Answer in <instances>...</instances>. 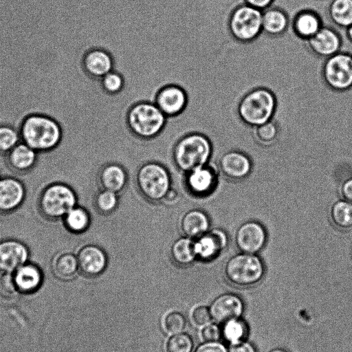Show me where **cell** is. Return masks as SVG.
Segmentation results:
<instances>
[{"label":"cell","instance_id":"1","mask_svg":"<svg viewBox=\"0 0 352 352\" xmlns=\"http://www.w3.org/2000/svg\"><path fill=\"white\" fill-rule=\"evenodd\" d=\"M277 107L274 92L263 86H253L246 91L237 104V113L243 123L256 126L272 120Z\"/></svg>","mask_w":352,"mask_h":352},{"label":"cell","instance_id":"2","mask_svg":"<svg viewBox=\"0 0 352 352\" xmlns=\"http://www.w3.org/2000/svg\"><path fill=\"white\" fill-rule=\"evenodd\" d=\"M212 153V144L206 135L193 132L184 135L173 146V159L176 167L186 173L206 165Z\"/></svg>","mask_w":352,"mask_h":352},{"label":"cell","instance_id":"3","mask_svg":"<svg viewBox=\"0 0 352 352\" xmlns=\"http://www.w3.org/2000/svg\"><path fill=\"white\" fill-rule=\"evenodd\" d=\"M24 143L34 150L47 151L60 141L62 130L54 118L46 115L33 113L22 122L20 130Z\"/></svg>","mask_w":352,"mask_h":352},{"label":"cell","instance_id":"4","mask_svg":"<svg viewBox=\"0 0 352 352\" xmlns=\"http://www.w3.org/2000/svg\"><path fill=\"white\" fill-rule=\"evenodd\" d=\"M168 118L155 102H140L129 109L127 124L134 135L142 140H151L164 130Z\"/></svg>","mask_w":352,"mask_h":352},{"label":"cell","instance_id":"5","mask_svg":"<svg viewBox=\"0 0 352 352\" xmlns=\"http://www.w3.org/2000/svg\"><path fill=\"white\" fill-rule=\"evenodd\" d=\"M265 267L257 254L239 252L226 262L224 274L232 285L239 287L253 286L261 282Z\"/></svg>","mask_w":352,"mask_h":352},{"label":"cell","instance_id":"6","mask_svg":"<svg viewBox=\"0 0 352 352\" xmlns=\"http://www.w3.org/2000/svg\"><path fill=\"white\" fill-rule=\"evenodd\" d=\"M135 182L140 194L151 202H162L170 188L169 173L157 162H151L141 165L137 170Z\"/></svg>","mask_w":352,"mask_h":352},{"label":"cell","instance_id":"7","mask_svg":"<svg viewBox=\"0 0 352 352\" xmlns=\"http://www.w3.org/2000/svg\"><path fill=\"white\" fill-rule=\"evenodd\" d=\"M228 26L232 38L242 43L256 40L262 33V11L245 3L231 12Z\"/></svg>","mask_w":352,"mask_h":352},{"label":"cell","instance_id":"8","mask_svg":"<svg viewBox=\"0 0 352 352\" xmlns=\"http://www.w3.org/2000/svg\"><path fill=\"white\" fill-rule=\"evenodd\" d=\"M322 74L326 85L338 92L352 89V54L341 50L324 61Z\"/></svg>","mask_w":352,"mask_h":352},{"label":"cell","instance_id":"9","mask_svg":"<svg viewBox=\"0 0 352 352\" xmlns=\"http://www.w3.org/2000/svg\"><path fill=\"white\" fill-rule=\"evenodd\" d=\"M74 192L65 184L49 186L41 197V207L45 214L52 218L65 216L75 206Z\"/></svg>","mask_w":352,"mask_h":352},{"label":"cell","instance_id":"10","mask_svg":"<svg viewBox=\"0 0 352 352\" xmlns=\"http://www.w3.org/2000/svg\"><path fill=\"white\" fill-rule=\"evenodd\" d=\"M290 17V24L294 34L303 40L314 36L324 25L321 12L313 9L297 10L294 8H281ZM325 11V10H324Z\"/></svg>","mask_w":352,"mask_h":352},{"label":"cell","instance_id":"11","mask_svg":"<svg viewBox=\"0 0 352 352\" xmlns=\"http://www.w3.org/2000/svg\"><path fill=\"white\" fill-rule=\"evenodd\" d=\"M234 241L241 252L257 254L265 245L267 233L261 223L248 221L238 227L235 232Z\"/></svg>","mask_w":352,"mask_h":352},{"label":"cell","instance_id":"12","mask_svg":"<svg viewBox=\"0 0 352 352\" xmlns=\"http://www.w3.org/2000/svg\"><path fill=\"white\" fill-rule=\"evenodd\" d=\"M306 42L313 54L324 59L341 51L343 46L340 33L333 26L326 24Z\"/></svg>","mask_w":352,"mask_h":352},{"label":"cell","instance_id":"13","mask_svg":"<svg viewBox=\"0 0 352 352\" xmlns=\"http://www.w3.org/2000/svg\"><path fill=\"white\" fill-rule=\"evenodd\" d=\"M226 232L219 228L209 230L204 234L194 239L196 259L210 261L219 256L228 245Z\"/></svg>","mask_w":352,"mask_h":352},{"label":"cell","instance_id":"14","mask_svg":"<svg viewBox=\"0 0 352 352\" xmlns=\"http://www.w3.org/2000/svg\"><path fill=\"white\" fill-rule=\"evenodd\" d=\"M188 102L186 91L177 85H168L157 93L155 103L167 117L181 114L186 109Z\"/></svg>","mask_w":352,"mask_h":352},{"label":"cell","instance_id":"15","mask_svg":"<svg viewBox=\"0 0 352 352\" xmlns=\"http://www.w3.org/2000/svg\"><path fill=\"white\" fill-rule=\"evenodd\" d=\"M209 310L214 320L224 323L240 318L244 310V303L238 295L227 293L215 298Z\"/></svg>","mask_w":352,"mask_h":352},{"label":"cell","instance_id":"16","mask_svg":"<svg viewBox=\"0 0 352 352\" xmlns=\"http://www.w3.org/2000/svg\"><path fill=\"white\" fill-rule=\"evenodd\" d=\"M78 269L88 276L100 274L106 268L107 257L104 250L94 244L81 247L76 255Z\"/></svg>","mask_w":352,"mask_h":352},{"label":"cell","instance_id":"17","mask_svg":"<svg viewBox=\"0 0 352 352\" xmlns=\"http://www.w3.org/2000/svg\"><path fill=\"white\" fill-rule=\"evenodd\" d=\"M221 173L232 180H241L248 177L252 170V163L244 153L230 151L223 153L219 160Z\"/></svg>","mask_w":352,"mask_h":352},{"label":"cell","instance_id":"18","mask_svg":"<svg viewBox=\"0 0 352 352\" xmlns=\"http://www.w3.org/2000/svg\"><path fill=\"white\" fill-rule=\"evenodd\" d=\"M28 258L27 248L21 243L8 240L0 243V270L12 272L24 265Z\"/></svg>","mask_w":352,"mask_h":352},{"label":"cell","instance_id":"19","mask_svg":"<svg viewBox=\"0 0 352 352\" xmlns=\"http://www.w3.org/2000/svg\"><path fill=\"white\" fill-rule=\"evenodd\" d=\"M216 181L214 170L207 165L196 168L186 173L185 184L187 189L196 196L209 194L214 188Z\"/></svg>","mask_w":352,"mask_h":352},{"label":"cell","instance_id":"20","mask_svg":"<svg viewBox=\"0 0 352 352\" xmlns=\"http://www.w3.org/2000/svg\"><path fill=\"white\" fill-rule=\"evenodd\" d=\"M178 226L182 236L195 239L210 230V219L204 211L192 209L181 215Z\"/></svg>","mask_w":352,"mask_h":352},{"label":"cell","instance_id":"21","mask_svg":"<svg viewBox=\"0 0 352 352\" xmlns=\"http://www.w3.org/2000/svg\"><path fill=\"white\" fill-rule=\"evenodd\" d=\"M289 14L280 8L272 6L262 11L263 33L270 37H279L288 30Z\"/></svg>","mask_w":352,"mask_h":352},{"label":"cell","instance_id":"22","mask_svg":"<svg viewBox=\"0 0 352 352\" xmlns=\"http://www.w3.org/2000/svg\"><path fill=\"white\" fill-rule=\"evenodd\" d=\"M83 67L91 76L101 78L113 70V60L111 55L100 48L88 51L83 58Z\"/></svg>","mask_w":352,"mask_h":352},{"label":"cell","instance_id":"23","mask_svg":"<svg viewBox=\"0 0 352 352\" xmlns=\"http://www.w3.org/2000/svg\"><path fill=\"white\" fill-rule=\"evenodd\" d=\"M126 181L127 176L124 169L114 163L104 165L98 175V182L100 188L115 193H118L124 188Z\"/></svg>","mask_w":352,"mask_h":352},{"label":"cell","instance_id":"24","mask_svg":"<svg viewBox=\"0 0 352 352\" xmlns=\"http://www.w3.org/2000/svg\"><path fill=\"white\" fill-rule=\"evenodd\" d=\"M23 197V187L19 182L11 178L0 180V210L8 211L16 208Z\"/></svg>","mask_w":352,"mask_h":352},{"label":"cell","instance_id":"25","mask_svg":"<svg viewBox=\"0 0 352 352\" xmlns=\"http://www.w3.org/2000/svg\"><path fill=\"white\" fill-rule=\"evenodd\" d=\"M326 17L336 27L345 30L352 24V0H331Z\"/></svg>","mask_w":352,"mask_h":352},{"label":"cell","instance_id":"26","mask_svg":"<svg viewBox=\"0 0 352 352\" xmlns=\"http://www.w3.org/2000/svg\"><path fill=\"white\" fill-rule=\"evenodd\" d=\"M14 278L17 290L24 293L36 290L42 280L38 268L30 264L19 267L14 274Z\"/></svg>","mask_w":352,"mask_h":352},{"label":"cell","instance_id":"27","mask_svg":"<svg viewBox=\"0 0 352 352\" xmlns=\"http://www.w3.org/2000/svg\"><path fill=\"white\" fill-rule=\"evenodd\" d=\"M170 256L180 266H188L195 259L194 239L182 236L175 239L170 246Z\"/></svg>","mask_w":352,"mask_h":352},{"label":"cell","instance_id":"28","mask_svg":"<svg viewBox=\"0 0 352 352\" xmlns=\"http://www.w3.org/2000/svg\"><path fill=\"white\" fill-rule=\"evenodd\" d=\"M333 224L342 230L352 228V203L344 199L335 201L329 210Z\"/></svg>","mask_w":352,"mask_h":352},{"label":"cell","instance_id":"29","mask_svg":"<svg viewBox=\"0 0 352 352\" xmlns=\"http://www.w3.org/2000/svg\"><path fill=\"white\" fill-rule=\"evenodd\" d=\"M35 159V150L25 143L16 144L10 151V162L18 170L30 168L34 164Z\"/></svg>","mask_w":352,"mask_h":352},{"label":"cell","instance_id":"30","mask_svg":"<svg viewBox=\"0 0 352 352\" xmlns=\"http://www.w3.org/2000/svg\"><path fill=\"white\" fill-rule=\"evenodd\" d=\"M64 217L67 228L75 233L85 231L90 223L88 212L80 207L74 206Z\"/></svg>","mask_w":352,"mask_h":352},{"label":"cell","instance_id":"31","mask_svg":"<svg viewBox=\"0 0 352 352\" xmlns=\"http://www.w3.org/2000/svg\"><path fill=\"white\" fill-rule=\"evenodd\" d=\"M248 327L240 318L223 323L222 337L230 344L244 340L248 334Z\"/></svg>","mask_w":352,"mask_h":352},{"label":"cell","instance_id":"32","mask_svg":"<svg viewBox=\"0 0 352 352\" xmlns=\"http://www.w3.org/2000/svg\"><path fill=\"white\" fill-rule=\"evenodd\" d=\"M55 274L63 278L74 276L78 269L76 256L71 253H63L57 256L53 262Z\"/></svg>","mask_w":352,"mask_h":352},{"label":"cell","instance_id":"33","mask_svg":"<svg viewBox=\"0 0 352 352\" xmlns=\"http://www.w3.org/2000/svg\"><path fill=\"white\" fill-rule=\"evenodd\" d=\"M250 128L255 140L263 145L271 144L279 134V126L273 118L265 124Z\"/></svg>","mask_w":352,"mask_h":352},{"label":"cell","instance_id":"34","mask_svg":"<svg viewBox=\"0 0 352 352\" xmlns=\"http://www.w3.org/2000/svg\"><path fill=\"white\" fill-rule=\"evenodd\" d=\"M95 207L102 214H110L118 206V198L117 193L109 190H100L95 197Z\"/></svg>","mask_w":352,"mask_h":352},{"label":"cell","instance_id":"35","mask_svg":"<svg viewBox=\"0 0 352 352\" xmlns=\"http://www.w3.org/2000/svg\"><path fill=\"white\" fill-rule=\"evenodd\" d=\"M100 81L104 90L111 94L120 93L124 87L123 76L115 70L102 77Z\"/></svg>","mask_w":352,"mask_h":352},{"label":"cell","instance_id":"36","mask_svg":"<svg viewBox=\"0 0 352 352\" xmlns=\"http://www.w3.org/2000/svg\"><path fill=\"white\" fill-rule=\"evenodd\" d=\"M193 342L186 333H177L172 336L166 344V352H191Z\"/></svg>","mask_w":352,"mask_h":352},{"label":"cell","instance_id":"37","mask_svg":"<svg viewBox=\"0 0 352 352\" xmlns=\"http://www.w3.org/2000/svg\"><path fill=\"white\" fill-rule=\"evenodd\" d=\"M19 141V133L13 127L0 125V151H11Z\"/></svg>","mask_w":352,"mask_h":352},{"label":"cell","instance_id":"38","mask_svg":"<svg viewBox=\"0 0 352 352\" xmlns=\"http://www.w3.org/2000/svg\"><path fill=\"white\" fill-rule=\"evenodd\" d=\"M164 328L171 334L179 333L185 327L186 320L184 316L179 312H171L164 319Z\"/></svg>","mask_w":352,"mask_h":352},{"label":"cell","instance_id":"39","mask_svg":"<svg viewBox=\"0 0 352 352\" xmlns=\"http://www.w3.org/2000/svg\"><path fill=\"white\" fill-rule=\"evenodd\" d=\"M16 291L14 275L10 272H3L0 275V294L4 296H12Z\"/></svg>","mask_w":352,"mask_h":352},{"label":"cell","instance_id":"40","mask_svg":"<svg viewBox=\"0 0 352 352\" xmlns=\"http://www.w3.org/2000/svg\"><path fill=\"white\" fill-rule=\"evenodd\" d=\"M193 322L197 325L208 324L212 317L210 310L205 306H199L195 308L192 314Z\"/></svg>","mask_w":352,"mask_h":352},{"label":"cell","instance_id":"41","mask_svg":"<svg viewBox=\"0 0 352 352\" xmlns=\"http://www.w3.org/2000/svg\"><path fill=\"white\" fill-rule=\"evenodd\" d=\"M201 336L206 342L218 341L222 336L221 329L215 324H208L203 329Z\"/></svg>","mask_w":352,"mask_h":352},{"label":"cell","instance_id":"42","mask_svg":"<svg viewBox=\"0 0 352 352\" xmlns=\"http://www.w3.org/2000/svg\"><path fill=\"white\" fill-rule=\"evenodd\" d=\"M195 352H228L224 344L218 342H206L200 344Z\"/></svg>","mask_w":352,"mask_h":352},{"label":"cell","instance_id":"43","mask_svg":"<svg viewBox=\"0 0 352 352\" xmlns=\"http://www.w3.org/2000/svg\"><path fill=\"white\" fill-rule=\"evenodd\" d=\"M228 352H256V349L249 342L245 340L237 343L231 344Z\"/></svg>","mask_w":352,"mask_h":352},{"label":"cell","instance_id":"44","mask_svg":"<svg viewBox=\"0 0 352 352\" xmlns=\"http://www.w3.org/2000/svg\"><path fill=\"white\" fill-rule=\"evenodd\" d=\"M340 193L343 199L352 203V178L346 179L342 184Z\"/></svg>","mask_w":352,"mask_h":352},{"label":"cell","instance_id":"45","mask_svg":"<svg viewBox=\"0 0 352 352\" xmlns=\"http://www.w3.org/2000/svg\"><path fill=\"white\" fill-rule=\"evenodd\" d=\"M274 0H244V3L263 11L272 6Z\"/></svg>","mask_w":352,"mask_h":352},{"label":"cell","instance_id":"46","mask_svg":"<svg viewBox=\"0 0 352 352\" xmlns=\"http://www.w3.org/2000/svg\"><path fill=\"white\" fill-rule=\"evenodd\" d=\"M179 195L175 189L170 188L166 192L162 202L166 205H174L178 202Z\"/></svg>","mask_w":352,"mask_h":352},{"label":"cell","instance_id":"47","mask_svg":"<svg viewBox=\"0 0 352 352\" xmlns=\"http://www.w3.org/2000/svg\"><path fill=\"white\" fill-rule=\"evenodd\" d=\"M344 34L347 40L352 43V24L345 29Z\"/></svg>","mask_w":352,"mask_h":352},{"label":"cell","instance_id":"48","mask_svg":"<svg viewBox=\"0 0 352 352\" xmlns=\"http://www.w3.org/2000/svg\"><path fill=\"white\" fill-rule=\"evenodd\" d=\"M269 352H287L286 350L281 348H276L270 350Z\"/></svg>","mask_w":352,"mask_h":352}]
</instances>
